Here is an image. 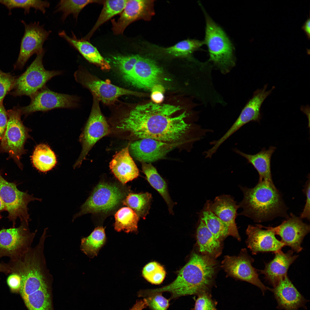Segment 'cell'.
Segmentation results:
<instances>
[{"instance_id":"18","label":"cell","mask_w":310,"mask_h":310,"mask_svg":"<svg viewBox=\"0 0 310 310\" xmlns=\"http://www.w3.org/2000/svg\"><path fill=\"white\" fill-rule=\"evenodd\" d=\"M269 227L275 235L280 237L281 241L284 246H289L293 252L297 253L302 251V242L310 231L309 225L304 223L300 217L292 213L280 225Z\"/></svg>"},{"instance_id":"7","label":"cell","mask_w":310,"mask_h":310,"mask_svg":"<svg viewBox=\"0 0 310 310\" xmlns=\"http://www.w3.org/2000/svg\"><path fill=\"white\" fill-rule=\"evenodd\" d=\"M45 51L36 54L35 59L26 71L16 77L13 87L9 92L14 96H26L31 98L45 87L46 82L53 77L60 75L59 71H48L43 66L42 59Z\"/></svg>"},{"instance_id":"1","label":"cell","mask_w":310,"mask_h":310,"mask_svg":"<svg viewBox=\"0 0 310 310\" xmlns=\"http://www.w3.org/2000/svg\"><path fill=\"white\" fill-rule=\"evenodd\" d=\"M180 106L150 102L138 105L121 121L117 127L140 139L175 142L188 132L187 114Z\"/></svg>"},{"instance_id":"40","label":"cell","mask_w":310,"mask_h":310,"mask_svg":"<svg viewBox=\"0 0 310 310\" xmlns=\"http://www.w3.org/2000/svg\"><path fill=\"white\" fill-rule=\"evenodd\" d=\"M197 296L194 310H217V303L212 299L210 292H203Z\"/></svg>"},{"instance_id":"29","label":"cell","mask_w":310,"mask_h":310,"mask_svg":"<svg viewBox=\"0 0 310 310\" xmlns=\"http://www.w3.org/2000/svg\"><path fill=\"white\" fill-rule=\"evenodd\" d=\"M142 168L148 182L162 196L167 205L169 213L173 214L175 203L170 197L165 180L150 163L142 162Z\"/></svg>"},{"instance_id":"38","label":"cell","mask_w":310,"mask_h":310,"mask_svg":"<svg viewBox=\"0 0 310 310\" xmlns=\"http://www.w3.org/2000/svg\"><path fill=\"white\" fill-rule=\"evenodd\" d=\"M0 3L6 7L9 12L15 8L23 9L25 14L29 13L31 8L34 9L35 11L39 10L44 14L50 5L47 1L38 0H0Z\"/></svg>"},{"instance_id":"11","label":"cell","mask_w":310,"mask_h":310,"mask_svg":"<svg viewBox=\"0 0 310 310\" xmlns=\"http://www.w3.org/2000/svg\"><path fill=\"white\" fill-rule=\"evenodd\" d=\"M36 232H31L28 223L21 222L18 227L0 230V259L4 256L17 259L31 247Z\"/></svg>"},{"instance_id":"22","label":"cell","mask_w":310,"mask_h":310,"mask_svg":"<svg viewBox=\"0 0 310 310\" xmlns=\"http://www.w3.org/2000/svg\"><path fill=\"white\" fill-rule=\"evenodd\" d=\"M19 293L29 310H51L47 281L22 282Z\"/></svg>"},{"instance_id":"48","label":"cell","mask_w":310,"mask_h":310,"mask_svg":"<svg viewBox=\"0 0 310 310\" xmlns=\"http://www.w3.org/2000/svg\"><path fill=\"white\" fill-rule=\"evenodd\" d=\"M301 28L305 33L308 39L309 40L310 38V21L308 16H307V19L302 26Z\"/></svg>"},{"instance_id":"20","label":"cell","mask_w":310,"mask_h":310,"mask_svg":"<svg viewBox=\"0 0 310 310\" xmlns=\"http://www.w3.org/2000/svg\"><path fill=\"white\" fill-rule=\"evenodd\" d=\"M177 144L150 138L135 141L130 146L133 156L142 162L150 163L164 157Z\"/></svg>"},{"instance_id":"43","label":"cell","mask_w":310,"mask_h":310,"mask_svg":"<svg viewBox=\"0 0 310 310\" xmlns=\"http://www.w3.org/2000/svg\"><path fill=\"white\" fill-rule=\"evenodd\" d=\"M7 283L11 292L13 293L20 292L21 285V278L18 273L12 272L6 280Z\"/></svg>"},{"instance_id":"25","label":"cell","mask_w":310,"mask_h":310,"mask_svg":"<svg viewBox=\"0 0 310 310\" xmlns=\"http://www.w3.org/2000/svg\"><path fill=\"white\" fill-rule=\"evenodd\" d=\"M204 44L203 41L188 39L167 47L147 42L145 44V49L147 53L156 56L186 58L191 57L193 53L199 50Z\"/></svg>"},{"instance_id":"33","label":"cell","mask_w":310,"mask_h":310,"mask_svg":"<svg viewBox=\"0 0 310 310\" xmlns=\"http://www.w3.org/2000/svg\"><path fill=\"white\" fill-rule=\"evenodd\" d=\"M106 237L102 226L96 227L88 237L81 240V250L90 258L96 256L105 244Z\"/></svg>"},{"instance_id":"19","label":"cell","mask_w":310,"mask_h":310,"mask_svg":"<svg viewBox=\"0 0 310 310\" xmlns=\"http://www.w3.org/2000/svg\"><path fill=\"white\" fill-rule=\"evenodd\" d=\"M246 232L248 236L246 241L247 247L253 255L261 252L275 253L281 250L284 246L276 238L275 233L269 226L250 225Z\"/></svg>"},{"instance_id":"8","label":"cell","mask_w":310,"mask_h":310,"mask_svg":"<svg viewBox=\"0 0 310 310\" xmlns=\"http://www.w3.org/2000/svg\"><path fill=\"white\" fill-rule=\"evenodd\" d=\"M0 198L8 212L7 218L12 222L13 227H15L18 218L20 219L21 222L28 223L30 220L28 208V203L35 200H42L28 194L27 191L19 190L16 183L7 181L0 171Z\"/></svg>"},{"instance_id":"4","label":"cell","mask_w":310,"mask_h":310,"mask_svg":"<svg viewBox=\"0 0 310 310\" xmlns=\"http://www.w3.org/2000/svg\"><path fill=\"white\" fill-rule=\"evenodd\" d=\"M199 5L204 15L206 26L204 44L208 48L209 60L222 68L235 64L233 45L223 29L209 16L202 5Z\"/></svg>"},{"instance_id":"44","label":"cell","mask_w":310,"mask_h":310,"mask_svg":"<svg viewBox=\"0 0 310 310\" xmlns=\"http://www.w3.org/2000/svg\"><path fill=\"white\" fill-rule=\"evenodd\" d=\"M310 180L309 178L306 182L303 191L306 196V203L300 218L310 219Z\"/></svg>"},{"instance_id":"28","label":"cell","mask_w":310,"mask_h":310,"mask_svg":"<svg viewBox=\"0 0 310 310\" xmlns=\"http://www.w3.org/2000/svg\"><path fill=\"white\" fill-rule=\"evenodd\" d=\"M276 148L270 146L266 150L262 148L258 153L253 155L247 154L237 149L234 151L246 158L248 162L254 166L258 173L259 181H265L273 182L271 169V160L272 154L275 151Z\"/></svg>"},{"instance_id":"16","label":"cell","mask_w":310,"mask_h":310,"mask_svg":"<svg viewBox=\"0 0 310 310\" xmlns=\"http://www.w3.org/2000/svg\"><path fill=\"white\" fill-rule=\"evenodd\" d=\"M267 85L263 88L257 90L253 97L248 101L242 110L237 119L225 134L219 139L213 142L212 149L216 151L219 146L229 137L240 128L251 121L259 122L261 118L260 108L263 102L271 93L274 88L266 91Z\"/></svg>"},{"instance_id":"45","label":"cell","mask_w":310,"mask_h":310,"mask_svg":"<svg viewBox=\"0 0 310 310\" xmlns=\"http://www.w3.org/2000/svg\"><path fill=\"white\" fill-rule=\"evenodd\" d=\"M8 121L7 111L4 106L3 101L0 102V142L5 133Z\"/></svg>"},{"instance_id":"41","label":"cell","mask_w":310,"mask_h":310,"mask_svg":"<svg viewBox=\"0 0 310 310\" xmlns=\"http://www.w3.org/2000/svg\"><path fill=\"white\" fill-rule=\"evenodd\" d=\"M16 78L10 73L3 72L0 73V102L12 90Z\"/></svg>"},{"instance_id":"31","label":"cell","mask_w":310,"mask_h":310,"mask_svg":"<svg viewBox=\"0 0 310 310\" xmlns=\"http://www.w3.org/2000/svg\"><path fill=\"white\" fill-rule=\"evenodd\" d=\"M31 160L34 167L39 171L45 173L52 169L56 165V155L48 145L43 144L35 147L31 156Z\"/></svg>"},{"instance_id":"17","label":"cell","mask_w":310,"mask_h":310,"mask_svg":"<svg viewBox=\"0 0 310 310\" xmlns=\"http://www.w3.org/2000/svg\"><path fill=\"white\" fill-rule=\"evenodd\" d=\"M154 0H129L116 21L111 20L114 34H123L130 24L137 20L149 21L155 14Z\"/></svg>"},{"instance_id":"21","label":"cell","mask_w":310,"mask_h":310,"mask_svg":"<svg viewBox=\"0 0 310 310\" xmlns=\"http://www.w3.org/2000/svg\"><path fill=\"white\" fill-rule=\"evenodd\" d=\"M277 301V308L280 310H299L307 308L308 301L299 292L288 278L285 276L274 287H268Z\"/></svg>"},{"instance_id":"47","label":"cell","mask_w":310,"mask_h":310,"mask_svg":"<svg viewBox=\"0 0 310 310\" xmlns=\"http://www.w3.org/2000/svg\"><path fill=\"white\" fill-rule=\"evenodd\" d=\"M146 298L138 300L130 310H142L148 306Z\"/></svg>"},{"instance_id":"51","label":"cell","mask_w":310,"mask_h":310,"mask_svg":"<svg viewBox=\"0 0 310 310\" xmlns=\"http://www.w3.org/2000/svg\"><path fill=\"white\" fill-rule=\"evenodd\" d=\"M2 72V71H1V70H0V73H1Z\"/></svg>"},{"instance_id":"10","label":"cell","mask_w":310,"mask_h":310,"mask_svg":"<svg viewBox=\"0 0 310 310\" xmlns=\"http://www.w3.org/2000/svg\"><path fill=\"white\" fill-rule=\"evenodd\" d=\"M162 71L154 60L139 55L136 61L120 75L131 86L140 88L151 89L160 82Z\"/></svg>"},{"instance_id":"9","label":"cell","mask_w":310,"mask_h":310,"mask_svg":"<svg viewBox=\"0 0 310 310\" xmlns=\"http://www.w3.org/2000/svg\"><path fill=\"white\" fill-rule=\"evenodd\" d=\"M93 96V102L90 113L80 137L82 150L73 165L74 168L80 166L95 144L110 133L109 126L100 109V101L95 95Z\"/></svg>"},{"instance_id":"13","label":"cell","mask_w":310,"mask_h":310,"mask_svg":"<svg viewBox=\"0 0 310 310\" xmlns=\"http://www.w3.org/2000/svg\"><path fill=\"white\" fill-rule=\"evenodd\" d=\"M30 98L28 105L20 107L22 115H27L36 111H46L55 108H75L79 102L76 96L55 92L46 86Z\"/></svg>"},{"instance_id":"26","label":"cell","mask_w":310,"mask_h":310,"mask_svg":"<svg viewBox=\"0 0 310 310\" xmlns=\"http://www.w3.org/2000/svg\"><path fill=\"white\" fill-rule=\"evenodd\" d=\"M129 145L113 157L110 168L115 177L123 184L131 181L139 175V170L129 152Z\"/></svg>"},{"instance_id":"35","label":"cell","mask_w":310,"mask_h":310,"mask_svg":"<svg viewBox=\"0 0 310 310\" xmlns=\"http://www.w3.org/2000/svg\"><path fill=\"white\" fill-rule=\"evenodd\" d=\"M115 230L128 233L137 231V224L139 217L131 209L124 207L119 209L115 215Z\"/></svg>"},{"instance_id":"27","label":"cell","mask_w":310,"mask_h":310,"mask_svg":"<svg viewBox=\"0 0 310 310\" xmlns=\"http://www.w3.org/2000/svg\"><path fill=\"white\" fill-rule=\"evenodd\" d=\"M71 33V37L68 36L64 30L60 32L58 34L89 62L96 65L103 70H108L110 69L111 66L109 63L96 47L89 41L82 38H78L73 32Z\"/></svg>"},{"instance_id":"34","label":"cell","mask_w":310,"mask_h":310,"mask_svg":"<svg viewBox=\"0 0 310 310\" xmlns=\"http://www.w3.org/2000/svg\"><path fill=\"white\" fill-rule=\"evenodd\" d=\"M151 194L148 192L128 193L122 204L132 210L139 217L145 219L149 213Z\"/></svg>"},{"instance_id":"46","label":"cell","mask_w":310,"mask_h":310,"mask_svg":"<svg viewBox=\"0 0 310 310\" xmlns=\"http://www.w3.org/2000/svg\"><path fill=\"white\" fill-rule=\"evenodd\" d=\"M151 89V97L152 101L157 104L161 103L164 99V87L161 85L158 84L153 86Z\"/></svg>"},{"instance_id":"14","label":"cell","mask_w":310,"mask_h":310,"mask_svg":"<svg viewBox=\"0 0 310 310\" xmlns=\"http://www.w3.org/2000/svg\"><path fill=\"white\" fill-rule=\"evenodd\" d=\"M21 22L24 26L25 31L18 57L14 66L16 69H22L31 56L44 49L43 44L51 32L50 30H45L38 22L29 24L23 20Z\"/></svg>"},{"instance_id":"49","label":"cell","mask_w":310,"mask_h":310,"mask_svg":"<svg viewBox=\"0 0 310 310\" xmlns=\"http://www.w3.org/2000/svg\"><path fill=\"white\" fill-rule=\"evenodd\" d=\"M10 267L8 264H6L3 262L0 263V272L4 273L7 275L11 273Z\"/></svg>"},{"instance_id":"39","label":"cell","mask_w":310,"mask_h":310,"mask_svg":"<svg viewBox=\"0 0 310 310\" xmlns=\"http://www.w3.org/2000/svg\"><path fill=\"white\" fill-rule=\"evenodd\" d=\"M144 277L153 284L161 283L165 278L166 272L164 267L158 263L153 261L146 265L142 271Z\"/></svg>"},{"instance_id":"42","label":"cell","mask_w":310,"mask_h":310,"mask_svg":"<svg viewBox=\"0 0 310 310\" xmlns=\"http://www.w3.org/2000/svg\"><path fill=\"white\" fill-rule=\"evenodd\" d=\"M149 308L152 310H167L169 306L168 300L158 293L146 298Z\"/></svg>"},{"instance_id":"36","label":"cell","mask_w":310,"mask_h":310,"mask_svg":"<svg viewBox=\"0 0 310 310\" xmlns=\"http://www.w3.org/2000/svg\"><path fill=\"white\" fill-rule=\"evenodd\" d=\"M104 0H61L56 7L55 13L61 12V19L64 22L68 16L72 14L74 18L77 20L78 15L81 10L88 5L93 3L103 4Z\"/></svg>"},{"instance_id":"5","label":"cell","mask_w":310,"mask_h":310,"mask_svg":"<svg viewBox=\"0 0 310 310\" xmlns=\"http://www.w3.org/2000/svg\"><path fill=\"white\" fill-rule=\"evenodd\" d=\"M7 125L0 144V153H7L8 158L13 159L20 169L23 166L21 162L22 156L26 153L24 146L30 137V129L26 127L21 119L22 114L20 107H14L7 111Z\"/></svg>"},{"instance_id":"6","label":"cell","mask_w":310,"mask_h":310,"mask_svg":"<svg viewBox=\"0 0 310 310\" xmlns=\"http://www.w3.org/2000/svg\"><path fill=\"white\" fill-rule=\"evenodd\" d=\"M124 188L117 184L100 183L82 205L80 211L74 216L73 220L86 214L106 213L114 210L128 194Z\"/></svg>"},{"instance_id":"2","label":"cell","mask_w":310,"mask_h":310,"mask_svg":"<svg viewBox=\"0 0 310 310\" xmlns=\"http://www.w3.org/2000/svg\"><path fill=\"white\" fill-rule=\"evenodd\" d=\"M216 264L210 256L193 253L188 262L181 270L176 278L161 288L150 289L151 294L170 292L171 299L187 295H197L210 292L214 281Z\"/></svg>"},{"instance_id":"12","label":"cell","mask_w":310,"mask_h":310,"mask_svg":"<svg viewBox=\"0 0 310 310\" xmlns=\"http://www.w3.org/2000/svg\"><path fill=\"white\" fill-rule=\"evenodd\" d=\"M74 75L76 82L88 89L100 101L106 104H113L122 96L139 94L98 78L81 67H79Z\"/></svg>"},{"instance_id":"23","label":"cell","mask_w":310,"mask_h":310,"mask_svg":"<svg viewBox=\"0 0 310 310\" xmlns=\"http://www.w3.org/2000/svg\"><path fill=\"white\" fill-rule=\"evenodd\" d=\"M206 206L226 225L229 235L240 240L235 221L239 207L233 199L229 195H223L216 197L213 202H207Z\"/></svg>"},{"instance_id":"37","label":"cell","mask_w":310,"mask_h":310,"mask_svg":"<svg viewBox=\"0 0 310 310\" xmlns=\"http://www.w3.org/2000/svg\"><path fill=\"white\" fill-rule=\"evenodd\" d=\"M200 218L210 231L218 239L229 235L226 225L206 206Z\"/></svg>"},{"instance_id":"24","label":"cell","mask_w":310,"mask_h":310,"mask_svg":"<svg viewBox=\"0 0 310 310\" xmlns=\"http://www.w3.org/2000/svg\"><path fill=\"white\" fill-rule=\"evenodd\" d=\"M294 252L289 250L284 253L281 250L274 253V259L265 264L264 269L260 273L265 276V278L273 287L287 275L288 270L290 265L298 257V255H294Z\"/></svg>"},{"instance_id":"15","label":"cell","mask_w":310,"mask_h":310,"mask_svg":"<svg viewBox=\"0 0 310 310\" xmlns=\"http://www.w3.org/2000/svg\"><path fill=\"white\" fill-rule=\"evenodd\" d=\"M254 259L243 249L238 256H226L222 262V266L229 275L249 283L258 287L264 294L267 290L259 277L257 270L252 266Z\"/></svg>"},{"instance_id":"32","label":"cell","mask_w":310,"mask_h":310,"mask_svg":"<svg viewBox=\"0 0 310 310\" xmlns=\"http://www.w3.org/2000/svg\"><path fill=\"white\" fill-rule=\"evenodd\" d=\"M128 0H104L101 13L94 25L83 39L89 41L93 34L102 25L123 11Z\"/></svg>"},{"instance_id":"30","label":"cell","mask_w":310,"mask_h":310,"mask_svg":"<svg viewBox=\"0 0 310 310\" xmlns=\"http://www.w3.org/2000/svg\"><path fill=\"white\" fill-rule=\"evenodd\" d=\"M197 239L199 250L210 256L216 257L220 252L221 245L217 239L201 219L197 230Z\"/></svg>"},{"instance_id":"3","label":"cell","mask_w":310,"mask_h":310,"mask_svg":"<svg viewBox=\"0 0 310 310\" xmlns=\"http://www.w3.org/2000/svg\"><path fill=\"white\" fill-rule=\"evenodd\" d=\"M243 194L239 205L243 209L240 215L255 222L271 220L278 216L287 218V208L273 182L259 181L252 188L241 186Z\"/></svg>"},{"instance_id":"50","label":"cell","mask_w":310,"mask_h":310,"mask_svg":"<svg viewBox=\"0 0 310 310\" xmlns=\"http://www.w3.org/2000/svg\"><path fill=\"white\" fill-rule=\"evenodd\" d=\"M3 211H6L5 207L0 198V213Z\"/></svg>"}]
</instances>
